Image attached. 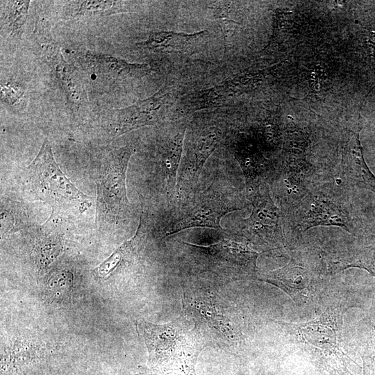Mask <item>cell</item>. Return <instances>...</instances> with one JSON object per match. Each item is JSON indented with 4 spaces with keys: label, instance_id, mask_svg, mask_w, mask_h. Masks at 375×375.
Returning a JSON list of instances; mask_svg holds the SVG:
<instances>
[{
    "label": "cell",
    "instance_id": "obj_10",
    "mask_svg": "<svg viewBox=\"0 0 375 375\" xmlns=\"http://www.w3.org/2000/svg\"><path fill=\"white\" fill-rule=\"evenodd\" d=\"M174 99V93L170 89L163 88L147 99L116 110L115 135L119 136L142 126L162 123L167 117Z\"/></svg>",
    "mask_w": 375,
    "mask_h": 375
},
{
    "label": "cell",
    "instance_id": "obj_16",
    "mask_svg": "<svg viewBox=\"0 0 375 375\" xmlns=\"http://www.w3.org/2000/svg\"><path fill=\"white\" fill-rule=\"evenodd\" d=\"M208 35L207 30L193 33L161 31L152 33L146 40L136 45L149 50L182 51Z\"/></svg>",
    "mask_w": 375,
    "mask_h": 375
},
{
    "label": "cell",
    "instance_id": "obj_19",
    "mask_svg": "<svg viewBox=\"0 0 375 375\" xmlns=\"http://www.w3.org/2000/svg\"><path fill=\"white\" fill-rule=\"evenodd\" d=\"M142 231L140 224L135 236L115 250L94 269V272L100 277H105L111 273L126 256L135 251L143 237Z\"/></svg>",
    "mask_w": 375,
    "mask_h": 375
},
{
    "label": "cell",
    "instance_id": "obj_5",
    "mask_svg": "<svg viewBox=\"0 0 375 375\" xmlns=\"http://www.w3.org/2000/svg\"><path fill=\"white\" fill-rule=\"evenodd\" d=\"M165 228L171 235L192 227H208L223 231L220 221L227 213L241 208L222 192L212 182L206 190L186 197Z\"/></svg>",
    "mask_w": 375,
    "mask_h": 375
},
{
    "label": "cell",
    "instance_id": "obj_14",
    "mask_svg": "<svg viewBox=\"0 0 375 375\" xmlns=\"http://www.w3.org/2000/svg\"><path fill=\"white\" fill-rule=\"evenodd\" d=\"M359 132L353 133L342 163L343 178L351 185L375 193V176L368 167L362 153Z\"/></svg>",
    "mask_w": 375,
    "mask_h": 375
},
{
    "label": "cell",
    "instance_id": "obj_9",
    "mask_svg": "<svg viewBox=\"0 0 375 375\" xmlns=\"http://www.w3.org/2000/svg\"><path fill=\"white\" fill-rule=\"evenodd\" d=\"M186 142L178 169L176 199L188 197L193 192L203 165L223 138L222 130L217 126L193 131Z\"/></svg>",
    "mask_w": 375,
    "mask_h": 375
},
{
    "label": "cell",
    "instance_id": "obj_4",
    "mask_svg": "<svg viewBox=\"0 0 375 375\" xmlns=\"http://www.w3.org/2000/svg\"><path fill=\"white\" fill-rule=\"evenodd\" d=\"M191 258L201 272L224 281L256 279L259 253L248 242L221 240L208 247L184 243Z\"/></svg>",
    "mask_w": 375,
    "mask_h": 375
},
{
    "label": "cell",
    "instance_id": "obj_12",
    "mask_svg": "<svg viewBox=\"0 0 375 375\" xmlns=\"http://www.w3.org/2000/svg\"><path fill=\"white\" fill-rule=\"evenodd\" d=\"M185 127L180 126L165 140L158 161V171L161 184L169 203L176 197V183L181 161Z\"/></svg>",
    "mask_w": 375,
    "mask_h": 375
},
{
    "label": "cell",
    "instance_id": "obj_17",
    "mask_svg": "<svg viewBox=\"0 0 375 375\" xmlns=\"http://www.w3.org/2000/svg\"><path fill=\"white\" fill-rule=\"evenodd\" d=\"M57 79L62 87L69 101L80 104L85 100L86 94L74 70L62 58V55L52 62Z\"/></svg>",
    "mask_w": 375,
    "mask_h": 375
},
{
    "label": "cell",
    "instance_id": "obj_11",
    "mask_svg": "<svg viewBox=\"0 0 375 375\" xmlns=\"http://www.w3.org/2000/svg\"><path fill=\"white\" fill-rule=\"evenodd\" d=\"M256 280L281 289L299 304L306 303L319 283V277L315 270L294 259L278 269L258 273Z\"/></svg>",
    "mask_w": 375,
    "mask_h": 375
},
{
    "label": "cell",
    "instance_id": "obj_8",
    "mask_svg": "<svg viewBox=\"0 0 375 375\" xmlns=\"http://www.w3.org/2000/svg\"><path fill=\"white\" fill-rule=\"evenodd\" d=\"M183 308L185 316L194 321L210 342L221 344L226 348L238 343L237 331L209 293L200 289L186 290L183 297Z\"/></svg>",
    "mask_w": 375,
    "mask_h": 375
},
{
    "label": "cell",
    "instance_id": "obj_15",
    "mask_svg": "<svg viewBox=\"0 0 375 375\" xmlns=\"http://www.w3.org/2000/svg\"><path fill=\"white\" fill-rule=\"evenodd\" d=\"M84 57L85 62L92 72L108 74L114 78L124 80L140 78L149 72L147 64L130 63L114 56L88 52Z\"/></svg>",
    "mask_w": 375,
    "mask_h": 375
},
{
    "label": "cell",
    "instance_id": "obj_3",
    "mask_svg": "<svg viewBox=\"0 0 375 375\" xmlns=\"http://www.w3.org/2000/svg\"><path fill=\"white\" fill-rule=\"evenodd\" d=\"M131 144L110 151L103 158L96 178L97 219L101 223L119 224L130 212L126 190V174L131 156Z\"/></svg>",
    "mask_w": 375,
    "mask_h": 375
},
{
    "label": "cell",
    "instance_id": "obj_13",
    "mask_svg": "<svg viewBox=\"0 0 375 375\" xmlns=\"http://www.w3.org/2000/svg\"><path fill=\"white\" fill-rule=\"evenodd\" d=\"M305 203L297 224L301 231L317 226H335L350 231L351 223L349 216L331 199L312 196Z\"/></svg>",
    "mask_w": 375,
    "mask_h": 375
},
{
    "label": "cell",
    "instance_id": "obj_6",
    "mask_svg": "<svg viewBox=\"0 0 375 375\" xmlns=\"http://www.w3.org/2000/svg\"><path fill=\"white\" fill-rule=\"evenodd\" d=\"M347 309L338 307L324 312L313 320L301 324L283 322L294 338L321 359L333 360L335 364H345L349 358L340 347L343 315Z\"/></svg>",
    "mask_w": 375,
    "mask_h": 375
},
{
    "label": "cell",
    "instance_id": "obj_18",
    "mask_svg": "<svg viewBox=\"0 0 375 375\" xmlns=\"http://www.w3.org/2000/svg\"><path fill=\"white\" fill-rule=\"evenodd\" d=\"M78 7L74 17L104 16L132 10L129 1H78Z\"/></svg>",
    "mask_w": 375,
    "mask_h": 375
},
{
    "label": "cell",
    "instance_id": "obj_23",
    "mask_svg": "<svg viewBox=\"0 0 375 375\" xmlns=\"http://www.w3.org/2000/svg\"><path fill=\"white\" fill-rule=\"evenodd\" d=\"M54 235H51L42 242L40 253L46 262L51 261L60 249L59 240Z\"/></svg>",
    "mask_w": 375,
    "mask_h": 375
},
{
    "label": "cell",
    "instance_id": "obj_21",
    "mask_svg": "<svg viewBox=\"0 0 375 375\" xmlns=\"http://www.w3.org/2000/svg\"><path fill=\"white\" fill-rule=\"evenodd\" d=\"M362 358L363 375H375V324L372 328Z\"/></svg>",
    "mask_w": 375,
    "mask_h": 375
},
{
    "label": "cell",
    "instance_id": "obj_22",
    "mask_svg": "<svg viewBox=\"0 0 375 375\" xmlns=\"http://www.w3.org/2000/svg\"><path fill=\"white\" fill-rule=\"evenodd\" d=\"M349 267L364 269L375 278V252L370 251L360 253L345 267Z\"/></svg>",
    "mask_w": 375,
    "mask_h": 375
},
{
    "label": "cell",
    "instance_id": "obj_20",
    "mask_svg": "<svg viewBox=\"0 0 375 375\" xmlns=\"http://www.w3.org/2000/svg\"><path fill=\"white\" fill-rule=\"evenodd\" d=\"M30 1H9L7 2L5 23L10 33H19L24 25Z\"/></svg>",
    "mask_w": 375,
    "mask_h": 375
},
{
    "label": "cell",
    "instance_id": "obj_1",
    "mask_svg": "<svg viewBox=\"0 0 375 375\" xmlns=\"http://www.w3.org/2000/svg\"><path fill=\"white\" fill-rule=\"evenodd\" d=\"M137 328L148 351L145 375H197L196 365L210 341L194 321L181 316L165 324L144 320Z\"/></svg>",
    "mask_w": 375,
    "mask_h": 375
},
{
    "label": "cell",
    "instance_id": "obj_7",
    "mask_svg": "<svg viewBox=\"0 0 375 375\" xmlns=\"http://www.w3.org/2000/svg\"><path fill=\"white\" fill-rule=\"evenodd\" d=\"M252 211L243 219L239 234L249 244L267 250L284 245L280 210L273 202L265 184L251 192Z\"/></svg>",
    "mask_w": 375,
    "mask_h": 375
},
{
    "label": "cell",
    "instance_id": "obj_2",
    "mask_svg": "<svg viewBox=\"0 0 375 375\" xmlns=\"http://www.w3.org/2000/svg\"><path fill=\"white\" fill-rule=\"evenodd\" d=\"M25 176L31 194L47 203L52 215L81 214L91 206L90 197L75 187L60 169L48 140L26 168Z\"/></svg>",
    "mask_w": 375,
    "mask_h": 375
}]
</instances>
